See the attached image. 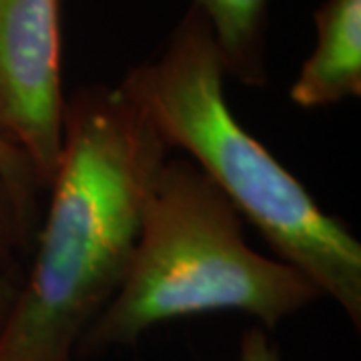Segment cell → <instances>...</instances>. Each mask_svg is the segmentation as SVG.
<instances>
[{
    "label": "cell",
    "mask_w": 361,
    "mask_h": 361,
    "mask_svg": "<svg viewBox=\"0 0 361 361\" xmlns=\"http://www.w3.org/2000/svg\"><path fill=\"white\" fill-rule=\"evenodd\" d=\"M237 361H279V349L263 327H249L239 341Z\"/></svg>",
    "instance_id": "cell-9"
},
{
    "label": "cell",
    "mask_w": 361,
    "mask_h": 361,
    "mask_svg": "<svg viewBox=\"0 0 361 361\" xmlns=\"http://www.w3.org/2000/svg\"><path fill=\"white\" fill-rule=\"evenodd\" d=\"M169 147L118 87L66 99L49 211L28 275L0 317V361H73L129 267Z\"/></svg>",
    "instance_id": "cell-1"
},
{
    "label": "cell",
    "mask_w": 361,
    "mask_h": 361,
    "mask_svg": "<svg viewBox=\"0 0 361 361\" xmlns=\"http://www.w3.org/2000/svg\"><path fill=\"white\" fill-rule=\"evenodd\" d=\"M32 243L35 237L20 219L13 193L0 179V275L8 277L18 287L25 277L20 255L28 253Z\"/></svg>",
    "instance_id": "cell-8"
},
{
    "label": "cell",
    "mask_w": 361,
    "mask_h": 361,
    "mask_svg": "<svg viewBox=\"0 0 361 361\" xmlns=\"http://www.w3.org/2000/svg\"><path fill=\"white\" fill-rule=\"evenodd\" d=\"M16 291H18V285L14 283V281H11L8 277L0 275V317H2L4 311L11 307Z\"/></svg>",
    "instance_id": "cell-10"
},
{
    "label": "cell",
    "mask_w": 361,
    "mask_h": 361,
    "mask_svg": "<svg viewBox=\"0 0 361 361\" xmlns=\"http://www.w3.org/2000/svg\"><path fill=\"white\" fill-rule=\"evenodd\" d=\"M317 42L303 63L291 103L319 109L361 97V0H325L313 14Z\"/></svg>",
    "instance_id": "cell-5"
},
{
    "label": "cell",
    "mask_w": 361,
    "mask_h": 361,
    "mask_svg": "<svg viewBox=\"0 0 361 361\" xmlns=\"http://www.w3.org/2000/svg\"><path fill=\"white\" fill-rule=\"evenodd\" d=\"M0 179L4 180V185L13 193L20 219L35 237L40 225L39 197L42 189L30 161L2 135H0Z\"/></svg>",
    "instance_id": "cell-7"
},
{
    "label": "cell",
    "mask_w": 361,
    "mask_h": 361,
    "mask_svg": "<svg viewBox=\"0 0 361 361\" xmlns=\"http://www.w3.org/2000/svg\"><path fill=\"white\" fill-rule=\"evenodd\" d=\"M205 14L225 75L247 87L267 82L265 26L269 0H193Z\"/></svg>",
    "instance_id": "cell-6"
},
{
    "label": "cell",
    "mask_w": 361,
    "mask_h": 361,
    "mask_svg": "<svg viewBox=\"0 0 361 361\" xmlns=\"http://www.w3.org/2000/svg\"><path fill=\"white\" fill-rule=\"evenodd\" d=\"M213 30L191 2L163 51L116 85L169 149L185 151L277 253L361 325V243L235 118Z\"/></svg>",
    "instance_id": "cell-2"
},
{
    "label": "cell",
    "mask_w": 361,
    "mask_h": 361,
    "mask_svg": "<svg viewBox=\"0 0 361 361\" xmlns=\"http://www.w3.org/2000/svg\"><path fill=\"white\" fill-rule=\"evenodd\" d=\"M319 297L295 267L249 247L239 213L191 159H167L147 197L123 283L75 357L135 345L159 323L203 313L239 311L273 329Z\"/></svg>",
    "instance_id": "cell-3"
},
{
    "label": "cell",
    "mask_w": 361,
    "mask_h": 361,
    "mask_svg": "<svg viewBox=\"0 0 361 361\" xmlns=\"http://www.w3.org/2000/svg\"><path fill=\"white\" fill-rule=\"evenodd\" d=\"M61 0H0V135L47 191L63 142Z\"/></svg>",
    "instance_id": "cell-4"
}]
</instances>
